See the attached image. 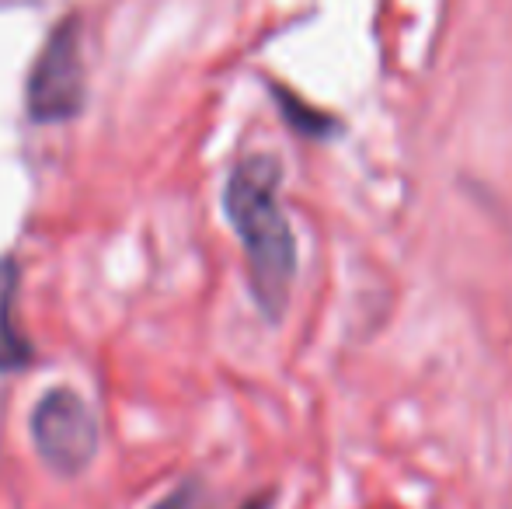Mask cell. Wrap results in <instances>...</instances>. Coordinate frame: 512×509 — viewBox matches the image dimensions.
Instances as JSON below:
<instances>
[{
    "mask_svg": "<svg viewBox=\"0 0 512 509\" xmlns=\"http://www.w3.org/2000/svg\"><path fill=\"white\" fill-rule=\"evenodd\" d=\"M276 506V489H265V492H255L251 499H244L237 509H272Z\"/></svg>",
    "mask_w": 512,
    "mask_h": 509,
    "instance_id": "cell-7",
    "label": "cell"
},
{
    "mask_svg": "<svg viewBox=\"0 0 512 509\" xmlns=\"http://www.w3.org/2000/svg\"><path fill=\"white\" fill-rule=\"evenodd\" d=\"M28 436L39 461L56 478H81L102 450L95 408L70 384H53L39 394L28 415Z\"/></svg>",
    "mask_w": 512,
    "mask_h": 509,
    "instance_id": "cell-3",
    "label": "cell"
},
{
    "mask_svg": "<svg viewBox=\"0 0 512 509\" xmlns=\"http://www.w3.org/2000/svg\"><path fill=\"white\" fill-rule=\"evenodd\" d=\"M18 293H21V258L7 252L0 255V377L25 374L35 363V342L14 321Z\"/></svg>",
    "mask_w": 512,
    "mask_h": 509,
    "instance_id": "cell-4",
    "label": "cell"
},
{
    "mask_svg": "<svg viewBox=\"0 0 512 509\" xmlns=\"http://www.w3.org/2000/svg\"><path fill=\"white\" fill-rule=\"evenodd\" d=\"M147 509H209V492L206 482L199 475L182 478L168 496H161L157 503H150Z\"/></svg>",
    "mask_w": 512,
    "mask_h": 509,
    "instance_id": "cell-6",
    "label": "cell"
},
{
    "mask_svg": "<svg viewBox=\"0 0 512 509\" xmlns=\"http://www.w3.org/2000/svg\"><path fill=\"white\" fill-rule=\"evenodd\" d=\"M283 161L276 154H244L227 171L220 206L241 241L251 300L269 325H279L290 307L297 279V234L279 203Z\"/></svg>",
    "mask_w": 512,
    "mask_h": 509,
    "instance_id": "cell-1",
    "label": "cell"
},
{
    "mask_svg": "<svg viewBox=\"0 0 512 509\" xmlns=\"http://www.w3.org/2000/svg\"><path fill=\"white\" fill-rule=\"evenodd\" d=\"M88 109V63H84V21L67 14L46 35L25 81V116L35 126L74 123Z\"/></svg>",
    "mask_w": 512,
    "mask_h": 509,
    "instance_id": "cell-2",
    "label": "cell"
},
{
    "mask_svg": "<svg viewBox=\"0 0 512 509\" xmlns=\"http://www.w3.org/2000/svg\"><path fill=\"white\" fill-rule=\"evenodd\" d=\"M269 95L276 98L283 123L290 126L297 136H304V140H331V136L342 133V123H338V119L331 116V112L314 109V105L304 102V98H300L297 91L283 88L279 81H269Z\"/></svg>",
    "mask_w": 512,
    "mask_h": 509,
    "instance_id": "cell-5",
    "label": "cell"
}]
</instances>
